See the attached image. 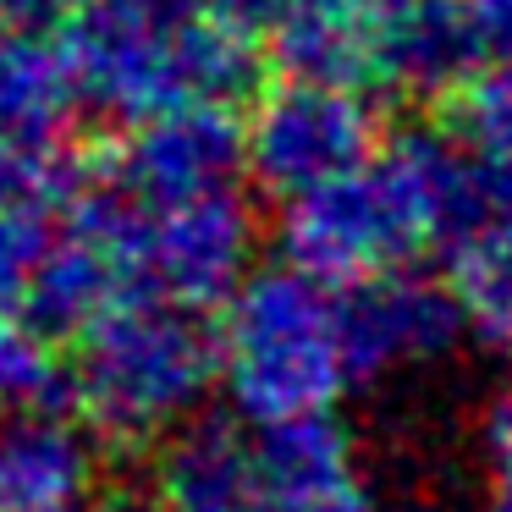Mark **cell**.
Here are the masks:
<instances>
[{"label": "cell", "mask_w": 512, "mask_h": 512, "mask_svg": "<svg viewBox=\"0 0 512 512\" xmlns=\"http://www.w3.org/2000/svg\"><path fill=\"white\" fill-rule=\"evenodd\" d=\"M67 210H23L0 204V320H23L39 276L61 243Z\"/></svg>", "instance_id": "18"}, {"label": "cell", "mask_w": 512, "mask_h": 512, "mask_svg": "<svg viewBox=\"0 0 512 512\" xmlns=\"http://www.w3.org/2000/svg\"><path fill=\"white\" fill-rule=\"evenodd\" d=\"M204 12L221 17L226 28H237V34L254 39V45H265V39L276 34V23L292 12V0H204Z\"/></svg>", "instance_id": "21"}, {"label": "cell", "mask_w": 512, "mask_h": 512, "mask_svg": "<svg viewBox=\"0 0 512 512\" xmlns=\"http://www.w3.org/2000/svg\"><path fill=\"white\" fill-rule=\"evenodd\" d=\"M72 402V358L56 336L23 320H0V419Z\"/></svg>", "instance_id": "17"}, {"label": "cell", "mask_w": 512, "mask_h": 512, "mask_svg": "<svg viewBox=\"0 0 512 512\" xmlns=\"http://www.w3.org/2000/svg\"><path fill=\"white\" fill-rule=\"evenodd\" d=\"M276 243L281 259H292L298 270L331 281V287H353V281H369L424 254L419 221L375 160L281 199Z\"/></svg>", "instance_id": "5"}, {"label": "cell", "mask_w": 512, "mask_h": 512, "mask_svg": "<svg viewBox=\"0 0 512 512\" xmlns=\"http://www.w3.org/2000/svg\"><path fill=\"white\" fill-rule=\"evenodd\" d=\"M221 375V331L204 309L166 298H116L72 342V408L116 446L182 424Z\"/></svg>", "instance_id": "3"}, {"label": "cell", "mask_w": 512, "mask_h": 512, "mask_svg": "<svg viewBox=\"0 0 512 512\" xmlns=\"http://www.w3.org/2000/svg\"><path fill=\"white\" fill-rule=\"evenodd\" d=\"M490 512H512V474H496V501Z\"/></svg>", "instance_id": "23"}, {"label": "cell", "mask_w": 512, "mask_h": 512, "mask_svg": "<svg viewBox=\"0 0 512 512\" xmlns=\"http://www.w3.org/2000/svg\"><path fill=\"white\" fill-rule=\"evenodd\" d=\"M254 430V512H292L358 479L347 430L331 413H303Z\"/></svg>", "instance_id": "11"}, {"label": "cell", "mask_w": 512, "mask_h": 512, "mask_svg": "<svg viewBox=\"0 0 512 512\" xmlns=\"http://www.w3.org/2000/svg\"><path fill=\"white\" fill-rule=\"evenodd\" d=\"M78 0H0V28L12 34H61Z\"/></svg>", "instance_id": "22"}, {"label": "cell", "mask_w": 512, "mask_h": 512, "mask_svg": "<svg viewBox=\"0 0 512 512\" xmlns=\"http://www.w3.org/2000/svg\"><path fill=\"white\" fill-rule=\"evenodd\" d=\"M468 331V314L457 287L413 270H380L369 281L342 287V336L353 380L386 375L402 364H430L452 353L457 336Z\"/></svg>", "instance_id": "8"}, {"label": "cell", "mask_w": 512, "mask_h": 512, "mask_svg": "<svg viewBox=\"0 0 512 512\" xmlns=\"http://www.w3.org/2000/svg\"><path fill=\"white\" fill-rule=\"evenodd\" d=\"M67 210L116 259L122 298H166L210 314L254 270L259 226L237 188L193 193V199H133L94 171Z\"/></svg>", "instance_id": "4"}, {"label": "cell", "mask_w": 512, "mask_h": 512, "mask_svg": "<svg viewBox=\"0 0 512 512\" xmlns=\"http://www.w3.org/2000/svg\"><path fill=\"white\" fill-rule=\"evenodd\" d=\"M452 287H457V298H463L468 331H474L479 342L512 353V237L452 259Z\"/></svg>", "instance_id": "19"}, {"label": "cell", "mask_w": 512, "mask_h": 512, "mask_svg": "<svg viewBox=\"0 0 512 512\" xmlns=\"http://www.w3.org/2000/svg\"><path fill=\"white\" fill-rule=\"evenodd\" d=\"M83 105L78 72L56 34H12L0 28V138L67 133Z\"/></svg>", "instance_id": "15"}, {"label": "cell", "mask_w": 512, "mask_h": 512, "mask_svg": "<svg viewBox=\"0 0 512 512\" xmlns=\"http://www.w3.org/2000/svg\"><path fill=\"white\" fill-rule=\"evenodd\" d=\"M452 105H457V133H463L468 144L512 155V61L485 67Z\"/></svg>", "instance_id": "20"}, {"label": "cell", "mask_w": 512, "mask_h": 512, "mask_svg": "<svg viewBox=\"0 0 512 512\" xmlns=\"http://www.w3.org/2000/svg\"><path fill=\"white\" fill-rule=\"evenodd\" d=\"M248 177L270 199H292L358 171L380 149V116L353 83L281 78L248 111Z\"/></svg>", "instance_id": "6"}, {"label": "cell", "mask_w": 512, "mask_h": 512, "mask_svg": "<svg viewBox=\"0 0 512 512\" xmlns=\"http://www.w3.org/2000/svg\"><path fill=\"white\" fill-rule=\"evenodd\" d=\"M160 507L254 512V435H243L232 419L182 424L160 463Z\"/></svg>", "instance_id": "12"}, {"label": "cell", "mask_w": 512, "mask_h": 512, "mask_svg": "<svg viewBox=\"0 0 512 512\" xmlns=\"http://www.w3.org/2000/svg\"><path fill=\"white\" fill-rule=\"evenodd\" d=\"M160 512H177V507H160Z\"/></svg>", "instance_id": "24"}, {"label": "cell", "mask_w": 512, "mask_h": 512, "mask_svg": "<svg viewBox=\"0 0 512 512\" xmlns=\"http://www.w3.org/2000/svg\"><path fill=\"white\" fill-rule=\"evenodd\" d=\"M281 78L314 83H375V23L353 0H292V12L265 39Z\"/></svg>", "instance_id": "13"}, {"label": "cell", "mask_w": 512, "mask_h": 512, "mask_svg": "<svg viewBox=\"0 0 512 512\" xmlns=\"http://www.w3.org/2000/svg\"><path fill=\"white\" fill-rule=\"evenodd\" d=\"M485 67L496 56L468 0H424L375 28V83L402 100H457Z\"/></svg>", "instance_id": "9"}, {"label": "cell", "mask_w": 512, "mask_h": 512, "mask_svg": "<svg viewBox=\"0 0 512 512\" xmlns=\"http://www.w3.org/2000/svg\"><path fill=\"white\" fill-rule=\"evenodd\" d=\"M221 380L237 419L248 424L331 413V402L353 386L342 287L292 259L248 270L221 314Z\"/></svg>", "instance_id": "2"}, {"label": "cell", "mask_w": 512, "mask_h": 512, "mask_svg": "<svg viewBox=\"0 0 512 512\" xmlns=\"http://www.w3.org/2000/svg\"><path fill=\"white\" fill-rule=\"evenodd\" d=\"M94 171L133 199H193L237 188L248 171V127L232 105H177L127 122V133L94 160Z\"/></svg>", "instance_id": "7"}, {"label": "cell", "mask_w": 512, "mask_h": 512, "mask_svg": "<svg viewBox=\"0 0 512 512\" xmlns=\"http://www.w3.org/2000/svg\"><path fill=\"white\" fill-rule=\"evenodd\" d=\"M83 105L111 122L177 105H243L259 94V45L204 12V0H78L61 28Z\"/></svg>", "instance_id": "1"}, {"label": "cell", "mask_w": 512, "mask_h": 512, "mask_svg": "<svg viewBox=\"0 0 512 512\" xmlns=\"http://www.w3.org/2000/svg\"><path fill=\"white\" fill-rule=\"evenodd\" d=\"M94 490V452L61 408L0 419V512H83Z\"/></svg>", "instance_id": "10"}, {"label": "cell", "mask_w": 512, "mask_h": 512, "mask_svg": "<svg viewBox=\"0 0 512 512\" xmlns=\"http://www.w3.org/2000/svg\"><path fill=\"white\" fill-rule=\"evenodd\" d=\"M94 177V160L72 149L67 133L0 138V204L23 210H67Z\"/></svg>", "instance_id": "16"}, {"label": "cell", "mask_w": 512, "mask_h": 512, "mask_svg": "<svg viewBox=\"0 0 512 512\" xmlns=\"http://www.w3.org/2000/svg\"><path fill=\"white\" fill-rule=\"evenodd\" d=\"M501 237H512V155L463 138L441 177V193H435L430 248L446 259H463Z\"/></svg>", "instance_id": "14"}]
</instances>
